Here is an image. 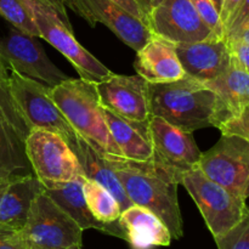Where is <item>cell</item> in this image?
Wrapping results in <instances>:
<instances>
[{"label": "cell", "instance_id": "1", "mask_svg": "<svg viewBox=\"0 0 249 249\" xmlns=\"http://www.w3.org/2000/svg\"><path fill=\"white\" fill-rule=\"evenodd\" d=\"M108 160L130 202L158 216L173 240L184 236V221L178 201L179 180L173 173L153 160L136 162L108 156Z\"/></svg>", "mask_w": 249, "mask_h": 249}, {"label": "cell", "instance_id": "2", "mask_svg": "<svg viewBox=\"0 0 249 249\" xmlns=\"http://www.w3.org/2000/svg\"><path fill=\"white\" fill-rule=\"evenodd\" d=\"M151 114L194 133L216 128V95L204 83L185 74L170 83H148Z\"/></svg>", "mask_w": 249, "mask_h": 249}, {"label": "cell", "instance_id": "3", "mask_svg": "<svg viewBox=\"0 0 249 249\" xmlns=\"http://www.w3.org/2000/svg\"><path fill=\"white\" fill-rule=\"evenodd\" d=\"M51 100L57 105L75 133L104 157H122L105 121L96 83L83 78L70 79L50 88Z\"/></svg>", "mask_w": 249, "mask_h": 249}, {"label": "cell", "instance_id": "4", "mask_svg": "<svg viewBox=\"0 0 249 249\" xmlns=\"http://www.w3.org/2000/svg\"><path fill=\"white\" fill-rule=\"evenodd\" d=\"M31 9L40 38L60 51L79 73L80 78L99 83L113 73L79 44L68 19L65 0H24Z\"/></svg>", "mask_w": 249, "mask_h": 249}, {"label": "cell", "instance_id": "5", "mask_svg": "<svg viewBox=\"0 0 249 249\" xmlns=\"http://www.w3.org/2000/svg\"><path fill=\"white\" fill-rule=\"evenodd\" d=\"M180 184L197 204L214 240L232 229L248 207L246 201L206 177L199 167L185 173Z\"/></svg>", "mask_w": 249, "mask_h": 249}, {"label": "cell", "instance_id": "6", "mask_svg": "<svg viewBox=\"0 0 249 249\" xmlns=\"http://www.w3.org/2000/svg\"><path fill=\"white\" fill-rule=\"evenodd\" d=\"M26 153L34 175L46 190L60 187L83 175L72 148L53 131L32 129L26 139Z\"/></svg>", "mask_w": 249, "mask_h": 249}, {"label": "cell", "instance_id": "7", "mask_svg": "<svg viewBox=\"0 0 249 249\" xmlns=\"http://www.w3.org/2000/svg\"><path fill=\"white\" fill-rule=\"evenodd\" d=\"M83 230L45 191L32 202L22 235L28 249H68L82 246Z\"/></svg>", "mask_w": 249, "mask_h": 249}, {"label": "cell", "instance_id": "8", "mask_svg": "<svg viewBox=\"0 0 249 249\" xmlns=\"http://www.w3.org/2000/svg\"><path fill=\"white\" fill-rule=\"evenodd\" d=\"M9 88L19 112L32 129L53 131L72 142L77 136L74 129L66 119L57 105L51 100L50 88L11 71Z\"/></svg>", "mask_w": 249, "mask_h": 249}, {"label": "cell", "instance_id": "9", "mask_svg": "<svg viewBox=\"0 0 249 249\" xmlns=\"http://www.w3.org/2000/svg\"><path fill=\"white\" fill-rule=\"evenodd\" d=\"M198 167L206 177L238 198L249 197V141L236 135H221L209 151L202 153Z\"/></svg>", "mask_w": 249, "mask_h": 249}, {"label": "cell", "instance_id": "10", "mask_svg": "<svg viewBox=\"0 0 249 249\" xmlns=\"http://www.w3.org/2000/svg\"><path fill=\"white\" fill-rule=\"evenodd\" d=\"M148 136L153 150V162L177 177L179 184L185 173L198 167L202 152L191 131L152 116L148 122Z\"/></svg>", "mask_w": 249, "mask_h": 249}, {"label": "cell", "instance_id": "11", "mask_svg": "<svg viewBox=\"0 0 249 249\" xmlns=\"http://www.w3.org/2000/svg\"><path fill=\"white\" fill-rule=\"evenodd\" d=\"M0 55L11 71L53 88L68 79L36 43V36L12 27L0 40Z\"/></svg>", "mask_w": 249, "mask_h": 249}, {"label": "cell", "instance_id": "12", "mask_svg": "<svg viewBox=\"0 0 249 249\" xmlns=\"http://www.w3.org/2000/svg\"><path fill=\"white\" fill-rule=\"evenodd\" d=\"M101 107L116 116L133 122L147 124L151 117L148 83L140 75L112 74L96 83Z\"/></svg>", "mask_w": 249, "mask_h": 249}, {"label": "cell", "instance_id": "13", "mask_svg": "<svg viewBox=\"0 0 249 249\" xmlns=\"http://www.w3.org/2000/svg\"><path fill=\"white\" fill-rule=\"evenodd\" d=\"M148 28L173 44L196 43L215 36L191 0H163L150 14Z\"/></svg>", "mask_w": 249, "mask_h": 249}, {"label": "cell", "instance_id": "14", "mask_svg": "<svg viewBox=\"0 0 249 249\" xmlns=\"http://www.w3.org/2000/svg\"><path fill=\"white\" fill-rule=\"evenodd\" d=\"M66 6L79 15L91 27H108L129 48L139 51L152 36L142 21L134 17L113 0H65Z\"/></svg>", "mask_w": 249, "mask_h": 249}, {"label": "cell", "instance_id": "15", "mask_svg": "<svg viewBox=\"0 0 249 249\" xmlns=\"http://www.w3.org/2000/svg\"><path fill=\"white\" fill-rule=\"evenodd\" d=\"M29 131L14 97L0 105V179L34 175L26 153Z\"/></svg>", "mask_w": 249, "mask_h": 249}, {"label": "cell", "instance_id": "16", "mask_svg": "<svg viewBox=\"0 0 249 249\" xmlns=\"http://www.w3.org/2000/svg\"><path fill=\"white\" fill-rule=\"evenodd\" d=\"M175 51L185 74L204 84L220 77L231 63L228 40L218 36L196 43L175 44Z\"/></svg>", "mask_w": 249, "mask_h": 249}, {"label": "cell", "instance_id": "17", "mask_svg": "<svg viewBox=\"0 0 249 249\" xmlns=\"http://www.w3.org/2000/svg\"><path fill=\"white\" fill-rule=\"evenodd\" d=\"M44 186L36 175L0 179V230H22Z\"/></svg>", "mask_w": 249, "mask_h": 249}, {"label": "cell", "instance_id": "18", "mask_svg": "<svg viewBox=\"0 0 249 249\" xmlns=\"http://www.w3.org/2000/svg\"><path fill=\"white\" fill-rule=\"evenodd\" d=\"M134 68L151 84L177 82L185 77V71L175 51V44L152 34L150 40L136 51Z\"/></svg>", "mask_w": 249, "mask_h": 249}, {"label": "cell", "instance_id": "19", "mask_svg": "<svg viewBox=\"0 0 249 249\" xmlns=\"http://www.w3.org/2000/svg\"><path fill=\"white\" fill-rule=\"evenodd\" d=\"M118 221L131 249L168 247L173 241L165 224L143 207L133 204L122 212Z\"/></svg>", "mask_w": 249, "mask_h": 249}, {"label": "cell", "instance_id": "20", "mask_svg": "<svg viewBox=\"0 0 249 249\" xmlns=\"http://www.w3.org/2000/svg\"><path fill=\"white\" fill-rule=\"evenodd\" d=\"M206 85L216 95V128L249 105V73L232 56L228 70Z\"/></svg>", "mask_w": 249, "mask_h": 249}, {"label": "cell", "instance_id": "21", "mask_svg": "<svg viewBox=\"0 0 249 249\" xmlns=\"http://www.w3.org/2000/svg\"><path fill=\"white\" fill-rule=\"evenodd\" d=\"M83 182L84 177L79 175L72 181L62 185L56 189L44 190L45 194L62 209L63 212L68 214L83 230H94L101 231L106 235L114 236V237L122 238L125 241V233L123 229L119 225V221L112 224H105L97 220L91 212L89 211L87 206V202L84 198V192H83Z\"/></svg>", "mask_w": 249, "mask_h": 249}, {"label": "cell", "instance_id": "22", "mask_svg": "<svg viewBox=\"0 0 249 249\" xmlns=\"http://www.w3.org/2000/svg\"><path fill=\"white\" fill-rule=\"evenodd\" d=\"M68 146L77 156L80 167H82L83 175L87 179L102 185L116 198L122 212L133 206L117 177L116 170L107 158H105L99 151L95 150L78 134L74 140L68 143Z\"/></svg>", "mask_w": 249, "mask_h": 249}, {"label": "cell", "instance_id": "23", "mask_svg": "<svg viewBox=\"0 0 249 249\" xmlns=\"http://www.w3.org/2000/svg\"><path fill=\"white\" fill-rule=\"evenodd\" d=\"M108 130L118 146L122 157L136 162L153 160V150L148 136V123H133L116 116L102 107Z\"/></svg>", "mask_w": 249, "mask_h": 249}, {"label": "cell", "instance_id": "24", "mask_svg": "<svg viewBox=\"0 0 249 249\" xmlns=\"http://www.w3.org/2000/svg\"><path fill=\"white\" fill-rule=\"evenodd\" d=\"M83 192L88 208L97 220L105 224L118 221L122 213L121 207L116 198L102 185L84 177Z\"/></svg>", "mask_w": 249, "mask_h": 249}, {"label": "cell", "instance_id": "25", "mask_svg": "<svg viewBox=\"0 0 249 249\" xmlns=\"http://www.w3.org/2000/svg\"><path fill=\"white\" fill-rule=\"evenodd\" d=\"M0 15L15 28L33 36H40L31 9L24 0H0Z\"/></svg>", "mask_w": 249, "mask_h": 249}, {"label": "cell", "instance_id": "26", "mask_svg": "<svg viewBox=\"0 0 249 249\" xmlns=\"http://www.w3.org/2000/svg\"><path fill=\"white\" fill-rule=\"evenodd\" d=\"M214 241L218 249H249V207L232 229Z\"/></svg>", "mask_w": 249, "mask_h": 249}, {"label": "cell", "instance_id": "27", "mask_svg": "<svg viewBox=\"0 0 249 249\" xmlns=\"http://www.w3.org/2000/svg\"><path fill=\"white\" fill-rule=\"evenodd\" d=\"M191 2L199 14V16L202 17V19L206 22L207 26L213 31V33L215 36H221V38H225V31H224L223 24H221L219 11L214 6L212 0H191Z\"/></svg>", "mask_w": 249, "mask_h": 249}, {"label": "cell", "instance_id": "28", "mask_svg": "<svg viewBox=\"0 0 249 249\" xmlns=\"http://www.w3.org/2000/svg\"><path fill=\"white\" fill-rule=\"evenodd\" d=\"M223 135H236L249 141V105L233 118L219 125Z\"/></svg>", "mask_w": 249, "mask_h": 249}, {"label": "cell", "instance_id": "29", "mask_svg": "<svg viewBox=\"0 0 249 249\" xmlns=\"http://www.w3.org/2000/svg\"><path fill=\"white\" fill-rule=\"evenodd\" d=\"M231 56L236 62L249 73V45L237 39H226Z\"/></svg>", "mask_w": 249, "mask_h": 249}, {"label": "cell", "instance_id": "30", "mask_svg": "<svg viewBox=\"0 0 249 249\" xmlns=\"http://www.w3.org/2000/svg\"><path fill=\"white\" fill-rule=\"evenodd\" d=\"M0 249H28L22 230H0Z\"/></svg>", "mask_w": 249, "mask_h": 249}, {"label": "cell", "instance_id": "31", "mask_svg": "<svg viewBox=\"0 0 249 249\" xmlns=\"http://www.w3.org/2000/svg\"><path fill=\"white\" fill-rule=\"evenodd\" d=\"M248 22H249V0H243L242 4L240 5L238 10L236 11V14L233 15V17L231 18L229 26L226 27L225 38L232 36L235 32H237L241 27L245 26V24L248 23Z\"/></svg>", "mask_w": 249, "mask_h": 249}, {"label": "cell", "instance_id": "32", "mask_svg": "<svg viewBox=\"0 0 249 249\" xmlns=\"http://www.w3.org/2000/svg\"><path fill=\"white\" fill-rule=\"evenodd\" d=\"M242 1L243 0H223L220 11H219V16H220V21L224 27V31H226V27L229 26L231 18L236 14V11L238 10L240 5L242 4Z\"/></svg>", "mask_w": 249, "mask_h": 249}, {"label": "cell", "instance_id": "33", "mask_svg": "<svg viewBox=\"0 0 249 249\" xmlns=\"http://www.w3.org/2000/svg\"><path fill=\"white\" fill-rule=\"evenodd\" d=\"M116 4H118L119 6L123 7L125 11H128L129 14L133 15L134 17H136L138 19L142 21L146 26L148 27V17L146 16L145 12L142 11L140 6H139L138 2L135 0H113Z\"/></svg>", "mask_w": 249, "mask_h": 249}, {"label": "cell", "instance_id": "34", "mask_svg": "<svg viewBox=\"0 0 249 249\" xmlns=\"http://www.w3.org/2000/svg\"><path fill=\"white\" fill-rule=\"evenodd\" d=\"M139 4V6L142 9V11L145 12L146 16L150 17V14L153 11V9L158 6L163 0H135Z\"/></svg>", "mask_w": 249, "mask_h": 249}, {"label": "cell", "instance_id": "35", "mask_svg": "<svg viewBox=\"0 0 249 249\" xmlns=\"http://www.w3.org/2000/svg\"><path fill=\"white\" fill-rule=\"evenodd\" d=\"M226 39H237V40L243 41V43L248 44L249 45V22L246 23L245 26L241 27L237 32L232 34V36H228Z\"/></svg>", "mask_w": 249, "mask_h": 249}, {"label": "cell", "instance_id": "36", "mask_svg": "<svg viewBox=\"0 0 249 249\" xmlns=\"http://www.w3.org/2000/svg\"><path fill=\"white\" fill-rule=\"evenodd\" d=\"M9 80V74H7V65L4 58L0 55V83H5Z\"/></svg>", "mask_w": 249, "mask_h": 249}, {"label": "cell", "instance_id": "37", "mask_svg": "<svg viewBox=\"0 0 249 249\" xmlns=\"http://www.w3.org/2000/svg\"><path fill=\"white\" fill-rule=\"evenodd\" d=\"M212 2H213L214 6L216 7V10H218V11H220L221 2H223V0H212Z\"/></svg>", "mask_w": 249, "mask_h": 249}, {"label": "cell", "instance_id": "38", "mask_svg": "<svg viewBox=\"0 0 249 249\" xmlns=\"http://www.w3.org/2000/svg\"><path fill=\"white\" fill-rule=\"evenodd\" d=\"M68 249H82V246H73V247H71Z\"/></svg>", "mask_w": 249, "mask_h": 249}]
</instances>
